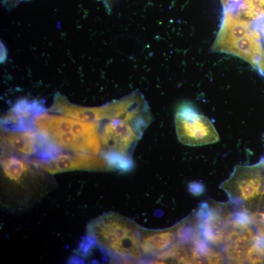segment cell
I'll use <instances>...</instances> for the list:
<instances>
[{
	"label": "cell",
	"mask_w": 264,
	"mask_h": 264,
	"mask_svg": "<svg viewBox=\"0 0 264 264\" xmlns=\"http://www.w3.org/2000/svg\"><path fill=\"white\" fill-rule=\"evenodd\" d=\"M140 230L136 223L113 212L97 217L87 227L88 235L111 257L131 261L142 255Z\"/></svg>",
	"instance_id": "cell-1"
},
{
	"label": "cell",
	"mask_w": 264,
	"mask_h": 264,
	"mask_svg": "<svg viewBox=\"0 0 264 264\" xmlns=\"http://www.w3.org/2000/svg\"><path fill=\"white\" fill-rule=\"evenodd\" d=\"M179 142L189 146H200L218 142L219 134L206 116L199 114L189 105L182 106L175 117Z\"/></svg>",
	"instance_id": "cell-2"
},
{
	"label": "cell",
	"mask_w": 264,
	"mask_h": 264,
	"mask_svg": "<svg viewBox=\"0 0 264 264\" xmlns=\"http://www.w3.org/2000/svg\"><path fill=\"white\" fill-rule=\"evenodd\" d=\"M33 163L51 174L74 170L105 171L111 170L104 158L81 152L59 154L49 161L43 162L34 160Z\"/></svg>",
	"instance_id": "cell-3"
},
{
	"label": "cell",
	"mask_w": 264,
	"mask_h": 264,
	"mask_svg": "<svg viewBox=\"0 0 264 264\" xmlns=\"http://www.w3.org/2000/svg\"><path fill=\"white\" fill-rule=\"evenodd\" d=\"M219 52L241 57L257 69L264 58L262 43L251 33L229 43L221 48Z\"/></svg>",
	"instance_id": "cell-4"
},
{
	"label": "cell",
	"mask_w": 264,
	"mask_h": 264,
	"mask_svg": "<svg viewBox=\"0 0 264 264\" xmlns=\"http://www.w3.org/2000/svg\"><path fill=\"white\" fill-rule=\"evenodd\" d=\"M49 110L86 122L98 121L110 117L108 104L98 107H85L71 104L61 98L54 101Z\"/></svg>",
	"instance_id": "cell-5"
},
{
	"label": "cell",
	"mask_w": 264,
	"mask_h": 264,
	"mask_svg": "<svg viewBox=\"0 0 264 264\" xmlns=\"http://www.w3.org/2000/svg\"><path fill=\"white\" fill-rule=\"evenodd\" d=\"M258 167L238 166L231 179L238 187L241 198L244 200L254 198L260 194L262 177Z\"/></svg>",
	"instance_id": "cell-6"
},
{
	"label": "cell",
	"mask_w": 264,
	"mask_h": 264,
	"mask_svg": "<svg viewBox=\"0 0 264 264\" xmlns=\"http://www.w3.org/2000/svg\"><path fill=\"white\" fill-rule=\"evenodd\" d=\"M140 248L142 254L155 256L173 246L177 236L171 230L151 231L140 228Z\"/></svg>",
	"instance_id": "cell-7"
},
{
	"label": "cell",
	"mask_w": 264,
	"mask_h": 264,
	"mask_svg": "<svg viewBox=\"0 0 264 264\" xmlns=\"http://www.w3.org/2000/svg\"><path fill=\"white\" fill-rule=\"evenodd\" d=\"M37 132H1L2 140L17 153L25 155H35L37 150Z\"/></svg>",
	"instance_id": "cell-8"
},
{
	"label": "cell",
	"mask_w": 264,
	"mask_h": 264,
	"mask_svg": "<svg viewBox=\"0 0 264 264\" xmlns=\"http://www.w3.org/2000/svg\"><path fill=\"white\" fill-rule=\"evenodd\" d=\"M45 109L41 102L25 99L17 102L9 110L20 121L31 129H35L33 118L44 112Z\"/></svg>",
	"instance_id": "cell-9"
},
{
	"label": "cell",
	"mask_w": 264,
	"mask_h": 264,
	"mask_svg": "<svg viewBox=\"0 0 264 264\" xmlns=\"http://www.w3.org/2000/svg\"><path fill=\"white\" fill-rule=\"evenodd\" d=\"M1 165L6 178L9 181L16 180L31 170L30 165L24 160L14 156L2 158Z\"/></svg>",
	"instance_id": "cell-10"
},
{
	"label": "cell",
	"mask_w": 264,
	"mask_h": 264,
	"mask_svg": "<svg viewBox=\"0 0 264 264\" xmlns=\"http://www.w3.org/2000/svg\"><path fill=\"white\" fill-rule=\"evenodd\" d=\"M200 231L204 239L213 244H218L222 241L225 229L209 224H199Z\"/></svg>",
	"instance_id": "cell-11"
},
{
	"label": "cell",
	"mask_w": 264,
	"mask_h": 264,
	"mask_svg": "<svg viewBox=\"0 0 264 264\" xmlns=\"http://www.w3.org/2000/svg\"><path fill=\"white\" fill-rule=\"evenodd\" d=\"M97 244L94 239L88 235L81 239L76 249V253L81 257L87 258Z\"/></svg>",
	"instance_id": "cell-12"
},
{
	"label": "cell",
	"mask_w": 264,
	"mask_h": 264,
	"mask_svg": "<svg viewBox=\"0 0 264 264\" xmlns=\"http://www.w3.org/2000/svg\"><path fill=\"white\" fill-rule=\"evenodd\" d=\"M247 247L226 244V254L232 261L242 263L246 257Z\"/></svg>",
	"instance_id": "cell-13"
},
{
	"label": "cell",
	"mask_w": 264,
	"mask_h": 264,
	"mask_svg": "<svg viewBox=\"0 0 264 264\" xmlns=\"http://www.w3.org/2000/svg\"><path fill=\"white\" fill-rule=\"evenodd\" d=\"M246 258L251 264H262L264 260V252L253 244L247 251Z\"/></svg>",
	"instance_id": "cell-14"
},
{
	"label": "cell",
	"mask_w": 264,
	"mask_h": 264,
	"mask_svg": "<svg viewBox=\"0 0 264 264\" xmlns=\"http://www.w3.org/2000/svg\"><path fill=\"white\" fill-rule=\"evenodd\" d=\"M251 222V217L244 211L237 212L233 217V225L234 226H248Z\"/></svg>",
	"instance_id": "cell-15"
},
{
	"label": "cell",
	"mask_w": 264,
	"mask_h": 264,
	"mask_svg": "<svg viewBox=\"0 0 264 264\" xmlns=\"http://www.w3.org/2000/svg\"><path fill=\"white\" fill-rule=\"evenodd\" d=\"M193 242L197 251L204 258L212 250L206 242L199 237Z\"/></svg>",
	"instance_id": "cell-16"
},
{
	"label": "cell",
	"mask_w": 264,
	"mask_h": 264,
	"mask_svg": "<svg viewBox=\"0 0 264 264\" xmlns=\"http://www.w3.org/2000/svg\"><path fill=\"white\" fill-rule=\"evenodd\" d=\"M205 258L206 262L209 264H220L223 260V257L221 254L212 249Z\"/></svg>",
	"instance_id": "cell-17"
},
{
	"label": "cell",
	"mask_w": 264,
	"mask_h": 264,
	"mask_svg": "<svg viewBox=\"0 0 264 264\" xmlns=\"http://www.w3.org/2000/svg\"><path fill=\"white\" fill-rule=\"evenodd\" d=\"M204 189L203 184L199 182H194L189 185V190L195 196H198L202 195Z\"/></svg>",
	"instance_id": "cell-18"
},
{
	"label": "cell",
	"mask_w": 264,
	"mask_h": 264,
	"mask_svg": "<svg viewBox=\"0 0 264 264\" xmlns=\"http://www.w3.org/2000/svg\"><path fill=\"white\" fill-rule=\"evenodd\" d=\"M254 244L264 252V235L261 233L253 238Z\"/></svg>",
	"instance_id": "cell-19"
},
{
	"label": "cell",
	"mask_w": 264,
	"mask_h": 264,
	"mask_svg": "<svg viewBox=\"0 0 264 264\" xmlns=\"http://www.w3.org/2000/svg\"><path fill=\"white\" fill-rule=\"evenodd\" d=\"M84 260L77 256H74L71 257L68 261V264H80L83 263Z\"/></svg>",
	"instance_id": "cell-20"
},
{
	"label": "cell",
	"mask_w": 264,
	"mask_h": 264,
	"mask_svg": "<svg viewBox=\"0 0 264 264\" xmlns=\"http://www.w3.org/2000/svg\"><path fill=\"white\" fill-rule=\"evenodd\" d=\"M259 72L263 76H264V61L260 68V69L258 70Z\"/></svg>",
	"instance_id": "cell-21"
},
{
	"label": "cell",
	"mask_w": 264,
	"mask_h": 264,
	"mask_svg": "<svg viewBox=\"0 0 264 264\" xmlns=\"http://www.w3.org/2000/svg\"><path fill=\"white\" fill-rule=\"evenodd\" d=\"M229 1L230 0H221V1L224 7H225L227 6L228 3H229Z\"/></svg>",
	"instance_id": "cell-22"
},
{
	"label": "cell",
	"mask_w": 264,
	"mask_h": 264,
	"mask_svg": "<svg viewBox=\"0 0 264 264\" xmlns=\"http://www.w3.org/2000/svg\"><path fill=\"white\" fill-rule=\"evenodd\" d=\"M260 219L262 220V222L264 223V214H260Z\"/></svg>",
	"instance_id": "cell-23"
},
{
	"label": "cell",
	"mask_w": 264,
	"mask_h": 264,
	"mask_svg": "<svg viewBox=\"0 0 264 264\" xmlns=\"http://www.w3.org/2000/svg\"></svg>",
	"instance_id": "cell-24"
},
{
	"label": "cell",
	"mask_w": 264,
	"mask_h": 264,
	"mask_svg": "<svg viewBox=\"0 0 264 264\" xmlns=\"http://www.w3.org/2000/svg\"></svg>",
	"instance_id": "cell-25"
},
{
	"label": "cell",
	"mask_w": 264,
	"mask_h": 264,
	"mask_svg": "<svg viewBox=\"0 0 264 264\" xmlns=\"http://www.w3.org/2000/svg\"></svg>",
	"instance_id": "cell-26"
}]
</instances>
